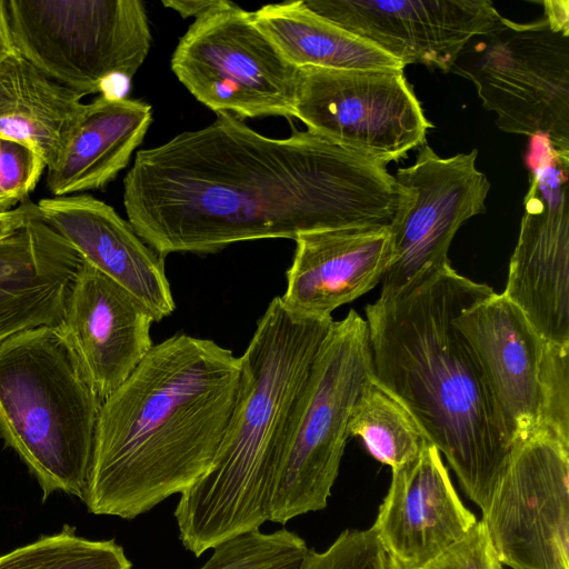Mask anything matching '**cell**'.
<instances>
[{"instance_id":"obj_21","label":"cell","mask_w":569,"mask_h":569,"mask_svg":"<svg viewBox=\"0 0 569 569\" xmlns=\"http://www.w3.org/2000/svg\"><path fill=\"white\" fill-rule=\"evenodd\" d=\"M152 120L140 100L103 92L87 103L86 113L57 163L47 168L52 197L103 189L123 170Z\"/></svg>"},{"instance_id":"obj_9","label":"cell","mask_w":569,"mask_h":569,"mask_svg":"<svg viewBox=\"0 0 569 569\" xmlns=\"http://www.w3.org/2000/svg\"><path fill=\"white\" fill-rule=\"evenodd\" d=\"M171 69L218 114L295 118L299 68L257 26L252 12L230 1L196 18L177 44Z\"/></svg>"},{"instance_id":"obj_3","label":"cell","mask_w":569,"mask_h":569,"mask_svg":"<svg viewBox=\"0 0 569 569\" xmlns=\"http://www.w3.org/2000/svg\"><path fill=\"white\" fill-rule=\"evenodd\" d=\"M493 292L449 263L410 291L365 309L375 380L411 413L482 512L512 447L455 319Z\"/></svg>"},{"instance_id":"obj_20","label":"cell","mask_w":569,"mask_h":569,"mask_svg":"<svg viewBox=\"0 0 569 569\" xmlns=\"http://www.w3.org/2000/svg\"><path fill=\"white\" fill-rule=\"evenodd\" d=\"M82 262L40 214L0 239V343L24 330L60 326Z\"/></svg>"},{"instance_id":"obj_15","label":"cell","mask_w":569,"mask_h":569,"mask_svg":"<svg viewBox=\"0 0 569 569\" xmlns=\"http://www.w3.org/2000/svg\"><path fill=\"white\" fill-rule=\"evenodd\" d=\"M455 325L478 358L510 446L541 429L549 341L502 293L466 309Z\"/></svg>"},{"instance_id":"obj_13","label":"cell","mask_w":569,"mask_h":569,"mask_svg":"<svg viewBox=\"0 0 569 569\" xmlns=\"http://www.w3.org/2000/svg\"><path fill=\"white\" fill-rule=\"evenodd\" d=\"M537 140L502 295L545 340L569 346V157L558 154L545 138Z\"/></svg>"},{"instance_id":"obj_16","label":"cell","mask_w":569,"mask_h":569,"mask_svg":"<svg viewBox=\"0 0 569 569\" xmlns=\"http://www.w3.org/2000/svg\"><path fill=\"white\" fill-rule=\"evenodd\" d=\"M477 523L453 488L441 453L423 447L392 469L388 492L370 527L399 569H419L460 541Z\"/></svg>"},{"instance_id":"obj_14","label":"cell","mask_w":569,"mask_h":569,"mask_svg":"<svg viewBox=\"0 0 569 569\" xmlns=\"http://www.w3.org/2000/svg\"><path fill=\"white\" fill-rule=\"evenodd\" d=\"M303 4L383 50L405 67L450 72L460 52L500 13L488 0H302Z\"/></svg>"},{"instance_id":"obj_31","label":"cell","mask_w":569,"mask_h":569,"mask_svg":"<svg viewBox=\"0 0 569 569\" xmlns=\"http://www.w3.org/2000/svg\"><path fill=\"white\" fill-rule=\"evenodd\" d=\"M545 18L559 29L569 31V2L563 1H543Z\"/></svg>"},{"instance_id":"obj_18","label":"cell","mask_w":569,"mask_h":569,"mask_svg":"<svg viewBox=\"0 0 569 569\" xmlns=\"http://www.w3.org/2000/svg\"><path fill=\"white\" fill-rule=\"evenodd\" d=\"M37 204L41 218L86 263L136 297L154 321L174 311L164 257L111 206L81 193L43 198Z\"/></svg>"},{"instance_id":"obj_1","label":"cell","mask_w":569,"mask_h":569,"mask_svg":"<svg viewBox=\"0 0 569 569\" xmlns=\"http://www.w3.org/2000/svg\"><path fill=\"white\" fill-rule=\"evenodd\" d=\"M398 196L380 162L308 130L266 137L230 113L138 151L123 179L129 223L163 257L389 226Z\"/></svg>"},{"instance_id":"obj_17","label":"cell","mask_w":569,"mask_h":569,"mask_svg":"<svg viewBox=\"0 0 569 569\" xmlns=\"http://www.w3.org/2000/svg\"><path fill=\"white\" fill-rule=\"evenodd\" d=\"M152 322L153 317L136 297L82 262L60 327L102 401L128 379L153 347Z\"/></svg>"},{"instance_id":"obj_29","label":"cell","mask_w":569,"mask_h":569,"mask_svg":"<svg viewBox=\"0 0 569 569\" xmlns=\"http://www.w3.org/2000/svg\"><path fill=\"white\" fill-rule=\"evenodd\" d=\"M38 204L30 199L24 200L18 207L0 212V239L8 237L22 228L30 219L39 216Z\"/></svg>"},{"instance_id":"obj_32","label":"cell","mask_w":569,"mask_h":569,"mask_svg":"<svg viewBox=\"0 0 569 569\" xmlns=\"http://www.w3.org/2000/svg\"><path fill=\"white\" fill-rule=\"evenodd\" d=\"M6 11V0H0V62L16 53Z\"/></svg>"},{"instance_id":"obj_11","label":"cell","mask_w":569,"mask_h":569,"mask_svg":"<svg viewBox=\"0 0 569 569\" xmlns=\"http://www.w3.org/2000/svg\"><path fill=\"white\" fill-rule=\"evenodd\" d=\"M295 118L385 166L426 143L433 127L403 70L299 68Z\"/></svg>"},{"instance_id":"obj_26","label":"cell","mask_w":569,"mask_h":569,"mask_svg":"<svg viewBox=\"0 0 569 569\" xmlns=\"http://www.w3.org/2000/svg\"><path fill=\"white\" fill-rule=\"evenodd\" d=\"M212 550L199 569H302L309 548L299 535L282 528L244 532Z\"/></svg>"},{"instance_id":"obj_22","label":"cell","mask_w":569,"mask_h":569,"mask_svg":"<svg viewBox=\"0 0 569 569\" xmlns=\"http://www.w3.org/2000/svg\"><path fill=\"white\" fill-rule=\"evenodd\" d=\"M82 98L16 52L0 62V138L32 147L50 168L86 113Z\"/></svg>"},{"instance_id":"obj_24","label":"cell","mask_w":569,"mask_h":569,"mask_svg":"<svg viewBox=\"0 0 569 569\" xmlns=\"http://www.w3.org/2000/svg\"><path fill=\"white\" fill-rule=\"evenodd\" d=\"M349 435L359 437L369 453L391 470L417 459L423 447L430 443L406 407L373 376L355 405Z\"/></svg>"},{"instance_id":"obj_5","label":"cell","mask_w":569,"mask_h":569,"mask_svg":"<svg viewBox=\"0 0 569 569\" xmlns=\"http://www.w3.org/2000/svg\"><path fill=\"white\" fill-rule=\"evenodd\" d=\"M102 399L60 326L0 343V439L42 491L83 501Z\"/></svg>"},{"instance_id":"obj_27","label":"cell","mask_w":569,"mask_h":569,"mask_svg":"<svg viewBox=\"0 0 569 569\" xmlns=\"http://www.w3.org/2000/svg\"><path fill=\"white\" fill-rule=\"evenodd\" d=\"M47 164L30 146L0 138V212L29 199Z\"/></svg>"},{"instance_id":"obj_10","label":"cell","mask_w":569,"mask_h":569,"mask_svg":"<svg viewBox=\"0 0 569 569\" xmlns=\"http://www.w3.org/2000/svg\"><path fill=\"white\" fill-rule=\"evenodd\" d=\"M478 151L442 158L426 142L416 161L397 170L398 203L389 223L391 260L378 299L390 300L449 264L459 228L486 211L490 182Z\"/></svg>"},{"instance_id":"obj_7","label":"cell","mask_w":569,"mask_h":569,"mask_svg":"<svg viewBox=\"0 0 569 569\" xmlns=\"http://www.w3.org/2000/svg\"><path fill=\"white\" fill-rule=\"evenodd\" d=\"M450 72L475 84L501 131L545 138L569 157V31L546 18L518 23L500 16L467 43Z\"/></svg>"},{"instance_id":"obj_28","label":"cell","mask_w":569,"mask_h":569,"mask_svg":"<svg viewBox=\"0 0 569 569\" xmlns=\"http://www.w3.org/2000/svg\"><path fill=\"white\" fill-rule=\"evenodd\" d=\"M419 569H501L482 521L456 545Z\"/></svg>"},{"instance_id":"obj_25","label":"cell","mask_w":569,"mask_h":569,"mask_svg":"<svg viewBox=\"0 0 569 569\" xmlns=\"http://www.w3.org/2000/svg\"><path fill=\"white\" fill-rule=\"evenodd\" d=\"M0 569H132V562L114 539L90 540L64 525L1 555Z\"/></svg>"},{"instance_id":"obj_33","label":"cell","mask_w":569,"mask_h":569,"mask_svg":"<svg viewBox=\"0 0 569 569\" xmlns=\"http://www.w3.org/2000/svg\"><path fill=\"white\" fill-rule=\"evenodd\" d=\"M386 553V552H385ZM383 569H399L398 567H396L392 561L388 558V556L386 555L385 557V566H383Z\"/></svg>"},{"instance_id":"obj_2","label":"cell","mask_w":569,"mask_h":569,"mask_svg":"<svg viewBox=\"0 0 569 569\" xmlns=\"http://www.w3.org/2000/svg\"><path fill=\"white\" fill-rule=\"evenodd\" d=\"M240 357L174 335L150 349L102 401L83 502L131 520L182 493L210 469L233 406Z\"/></svg>"},{"instance_id":"obj_12","label":"cell","mask_w":569,"mask_h":569,"mask_svg":"<svg viewBox=\"0 0 569 569\" xmlns=\"http://www.w3.org/2000/svg\"><path fill=\"white\" fill-rule=\"evenodd\" d=\"M569 440L539 429L516 443L482 512L495 553L512 569H569Z\"/></svg>"},{"instance_id":"obj_23","label":"cell","mask_w":569,"mask_h":569,"mask_svg":"<svg viewBox=\"0 0 569 569\" xmlns=\"http://www.w3.org/2000/svg\"><path fill=\"white\" fill-rule=\"evenodd\" d=\"M257 26L297 68L403 70L375 44L309 10L302 2L267 4L252 12Z\"/></svg>"},{"instance_id":"obj_6","label":"cell","mask_w":569,"mask_h":569,"mask_svg":"<svg viewBox=\"0 0 569 569\" xmlns=\"http://www.w3.org/2000/svg\"><path fill=\"white\" fill-rule=\"evenodd\" d=\"M372 376L368 325L351 309L333 321L316 358L273 489L269 521L286 525L327 507L350 437L352 410Z\"/></svg>"},{"instance_id":"obj_8","label":"cell","mask_w":569,"mask_h":569,"mask_svg":"<svg viewBox=\"0 0 569 569\" xmlns=\"http://www.w3.org/2000/svg\"><path fill=\"white\" fill-rule=\"evenodd\" d=\"M6 11L17 52L82 97L131 79L150 50L140 0H6Z\"/></svg>"},{"instance_id":"obj_4","label":"cell","mask_w":569,"mask_h":569,"mask_svg":"<svg viewBox=\"0 0 569 569\" xmlns=\"http://www.w3.org/2000/svg\"><path fill=\"white\" fill-rule=\"evenodd\" d=\"M332 318L298 316L273 298L240 357L237 399L207 473L180 493L179 539L200 557L269 521L310 375Z\"/></svg>"},{"instance_id":"obj_19","label":"cell","mask_w":569,"mask_h":569,"mask_svg":"<svg viewBox=\"0 0 569 569\" xmlns=\"http://www.w3.org/2000/svg\"><path fill=\"white\" fill-rule=\"evenodd\" d=\"M280 297L291 312L316 319L373 289L391 260L388 226L315 231L299 236Z\"/></svg>"},{"instance_id":"obj_30","label":"cell","mask_w":569,"mask_h":569,"mask_svg":"<svg viewBox=\"0 0 569 569\" xmlns=\"http://www.w3.org/2000/svg\"><path fill=\"white\" fill-rule=\"evenodd\" d=\"M222 0H164L162 4L176 10L183 18L200 17L206 12L221 6Z\"/></svg>"}]
</instances>
